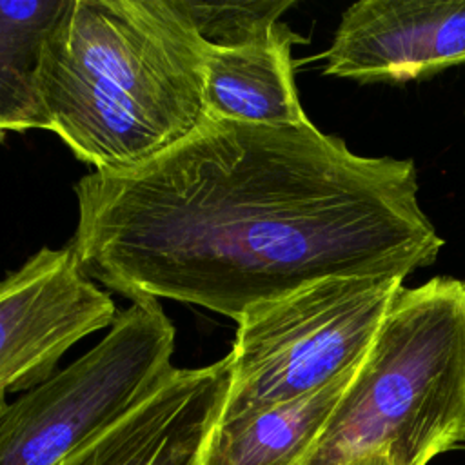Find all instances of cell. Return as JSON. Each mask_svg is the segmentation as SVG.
<instances>
[{
    "mask_svg": "<svg viewBox=\"0 0 465 465\" xmlns=\"http://www.w3.org/2000/svg\"><path fill=\"white\" fill-rule=\"evenodd\" d=\"M411 158L361 156L311 120L207 118L125 171L74 185L73 247L91 280L136 300H174L238 322L338 276L405 280L443 238L421 209Z\"/></svg>",
    "mask_w": 465,
    "mask_h": 465,
    "instance_id": "1",
    "label": "cell"
},
{
    "mask_svg": "<svg viewBox=\"0 0 465 465\" xmlns=\"http://www.w3.org/2000/svg\"><path fill=\"white\" fill-rule=\"evenodd\" d=\"M67 5L69 0H0V143L13 133L47 131L40 71Z\"/></svg>",
    "mask_w": 465,
    "mask_h": 465,
    "instance_id": "11",
    "label": "cell"
},
{
    "mask_svg": "<svg viewBox=\"0 0 465 465\" xmlns=\"http://www.w3.org/2000/svg\"><path fill=\"white\" fill-rule=\"evenodd\" d=\"M116 314L69 243L27 258L0 280V403L53 376L74 343L111 327Z\"/></svg>",
    "mask_w": 465,
    "mask_h": 465,
    "instance_id": "6",
    "label": "cell"
},
{
    "mask_svg": "<svg viewBox=\"0 0 465 465\" xmlns=\"http://www.w3.org/2000/svg\"><path fill=\"white\" fill-rule=\"evenodd\" d=\"M323 74L400 84L465 64V0H361L340 18Z\"/></svg>",
    "mask_w": 465,
    "mask_h": 465,
    "instance_id": "7",
    "label": "cell"
},
{
    "mask_svg": "<svg viewBox=\"0 0 465 465\" xmlns=\"http://www.w3.org/2000/svg\"><path fill=\"white\" fill-rule=\"evenodd\" d=\"M231 381L229 354L178 369L142 403L56 465H200Z\"/></svg>",
    "mask_w": 465,
    "mask_h": 465,
    "instance_id": "8",
    "label": "cell"
},
{
    "mask_svg": "<svg viewBox=\"0 0 465 465\" xmlns=\"http://www.w3.org/2000/svg\"><path fill=\"white\" fill-rule=\"evenodd\" d=\"M360 363L311 394L218 418L200 465H298L316 443Z\"/></svg>",
    "mask_w": 465,
    "mask_h": 465,
    "instance_id": "10",
    "label": "cell"
},
{
    "mask_svg": "<svg viewBox=\"0 0 465 465\" xmlns=\"http://www.w3.org/2000/svg\"><path fill=\"white\" fill-rule=\"evenodd\" d=\"M302 38L285 24L260 40L211 45L203 69L207 118L260 125L309 122L296 91L291 45Z\"/></svg>",
    "mask_w": 465,
    "mask_h": 465,
    "instance_id": "9",
    "label": "cell"
},
{
    "mask_svg": "<svg viewBox=\"0 0 465 465\" xmlns=\"http://www.w3.org/2000/svg\"><path fill=\"white\" fill-rule=\"evenodd\" d=\"M174 325L136 300L85 354L0 403V465H56L151 396L174 371Z\"/></svg>",
    "mask_w": 465,
    "mask_h": 465,
    "instance_id": "5",
    "label": "cell"
},
{
    "mask_svg": "<svg viewBox=\"0 0 465 465\" xmlns=\"http://www.w3.org/2000/svg\"><path fill=\"white\" fill-rule=\"evenodd\" d=\"M352 465H389V461L383 456L374 454V456H367V458H363V460H360V461H356Z\"/></svg>",
    "mask_w": 465,
    "mask_h": 465,
    "instance_id": "13",
    "label": "cell"
},
{
    "mask_svg": "<svg viewBox=\"0 0 465 465\" xmlns=\"http://www.w3.org/2000/svg\"><path fill=\"white\" fill-rule=\"evenodd\" d=\"M465 443V282L401 287L356 374L298 465H427Z\"/></svg>",
    "mask_w": 465,
    "mask_h": 465,
    "instance_id": "3",
    "label": "cell"
},
{
    "mask_svg": "<svg viewBox=\"0 0 465 465\" xmlns=\"http://www.w3.org/2000/svg\"><path fill=\"white\" fill-rule=\"evenodd\" d=\"M401 287L392 276L325 278L247 311L220 418L296 400L356 367Z\"/></svg>",
    "mask_w": 465,
    "mask_h": 465,
    "instance_id": "4",
    "label": "cell"
},
{
    "mask_svg": "<svg viewBox=\"0 0 465 465\" xmlns=\"http://www.w3.org/2000/svg\"><path fill=\"white\" fill-rule=\"evenodd\" d=\"M200 36L220 47H234L269 36L294 0L189 2L182 0Z\"/></svg>",
    "mask_w": 465,
    "mask_h": 465,
    "instance_id": "12",
    "label": "cell"
},
{
    "mask_svg": "<svg viewBox=\"0 0 465 465\" xmlns=\"http://www.w3.org/2000/svg\"><path fill=\"white\" fill-rule=\"evenodd\" d=\"M209 44L182 0H69L44 53L53 131L94 171H125L205 120Z\"/></svg>",
    "mask_w": 465,
    "mask_h": 465,
    "instance_id": "2",
    "label": "cell"
}]
</instances>
